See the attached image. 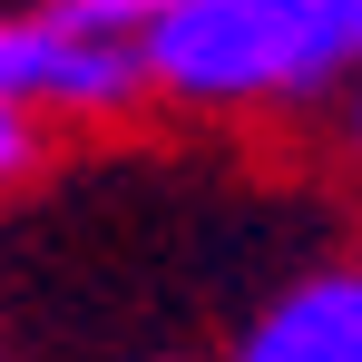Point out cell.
Listing matches in <instances>:
<instances>
[{
  "label": "cell",
  "instance_id": "1",
  "mask_svg": "<svg viewBox=\"0 0 362 362\" xmlns=\"http://www.w3.org/2000/svg\"><path fill=\"white\" fill-rule=\"evenodd\" d=\"M362 88V0H147V98L264 118Z\"/></svg>",
  "mask_w": 362,
  "mask_h": 362
},
{
  "label": "cell",
  "instance_id": "2",
  "mask_svg": "<svg viewBox=\"0 0 362 362\" xmlns=\"http://www.w3.org/2000/svg\"><path fill=\"white\" fill-rule=\"evenodd\" d=\"M147 98V0L0 10V108L40 127H98Z\"/></svg>",
  "mask_w": 362,
  "mask_h": 362
},
{
  "label": "cell",
  "instance_id": "3",
  "mask_svg": "<svg viewBox=\"0 0 362 362\" xmlns=\"http://www.w3.org/2000/svg\"><path fill=\"white\" fill-rule=\"evenodd\" d=\"M216 362H362V264H313Z\"/></svg>",
  "mask_w": 362,
  "mask_h": 362
},
{
  "label": "cell",
  "instance_id": "4",
  "mask_svg": "<svg viewBox=\"0 0 362 362\" xmlns=\"http://www.w3.org/2000/svg\"><path fill=\"white\" fill-rule=\"evenodd\" d=\"M40 137H49L40 118H20V108H0V186H20L30 167H40Z\"/></svg>",
  "mask_w": 362,
  "mask_h": 362
},
{
  "label": "cell",
  "instance_id": "5",
  "mask_svg": "<svg viewBox=\"0 0 362 362\" xmlns=\"http://www.w3.org/2000/svg\"><path fill=\"white\" fill-rule=\"evenodd\" d=\"M343 137H353V157H362V88L343 98Z\"/></svg>",
  "mask_w": 362,
  "mask_h": 362
}]
</instances>
